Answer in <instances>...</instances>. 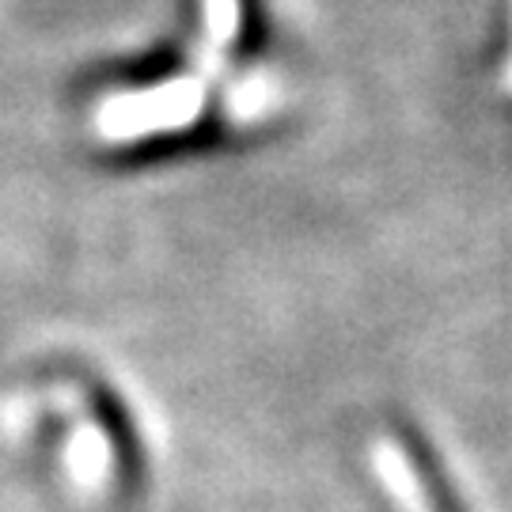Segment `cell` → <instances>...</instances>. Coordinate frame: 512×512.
I'll list each match as a JSON object with an SVG mask.
<instances>
[{
	"label": "cell",
	"mask_w": 512,
	"mask_h": 512,
	"mask_svg": "<svg viewBox=\"0 0 512 512\" xmlns=\"http://www.w3.org/2000/svg\"><path fill=\"white\" fill-rule=\"evenodd\" d=\"M372 463H376V478L387 490L391 505L399 512H440L437 501L429 497V486L421 478L414 456L406 452L399 440L380 437L372 444Z\"/></svg>",
	"instance_id": "obj_1"
},
{
	"label": "cell",
	"mask_w": 512,
	"mask_h": 512,
	"mask_svg": "<svg viewBox=\"0 0 512 512\" xmlns=\"http://www.w3.org/2000/svg\"><path fill=\"white\" fill-rule=\"evenodd\" d=\"M73 475L88 490H103L114 475V448L99 425H84L73 437Z\"/></svg>",
	"instance_id": "obj_2"
}]
</instances>
